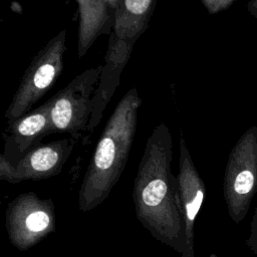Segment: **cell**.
Returning <instances> with one entry per match:
<instances>
[{"instance_id": "3", "label": "cell", "mask_w": 257, "mask_h": 257, "mask_svg": "<svg viewBox=\"0 0 257 257\" xmlns=\"http://www.w3.org/2000/svg\"><path fill=\"white\" fill-rule=\"evenodd\" d=\"M257 192V126L248 128L233 147L225 168L223 195L230 218L239 224Z\"/></svg>"}, {"instance_id": "8", "label": "cell", "mask_w": 257, "mask_h": 257, "mask_svg": "<svg viewBox=\"0 0 257 257\" xmlns=\"http://www.w3.org/2000/svg\"><path fill=\"white\" fill-rule=\"evenodd\" d=\"M179 153L177 179L185 221V250L181 257H195V221L205 199L206 185L195 167L182 134L179 140Z\"/></svg>"}, {"instance_id": "2", "label": "cell", "mask_w": 257, "mask_h": 257, "mask_svg": "<svg viewBox=\"0 0 257 257\" xmlns=\"http://www.w3.org/2000/svg\"><path fill=\"white\" fill-rule=\"evenodd\" d=\"M141 104L138 89L131 88L108 118L80 185V211H91L103 203L118 182L130 156Z\"/></svg>"}, {"instance_id": "4", "label": "cell", "mask_w": 257, "mask_h": 257, "mask_svg": "<svg viewBox=\"0 0 257 257\" xmlns=\"http://www.w3.org/2000/svg\"><path fill=\"white\" fill-rule=\"evenodd\" d=\"M66 30L59 31L33 57L5 111L8 122L27 113L54 84L63 69Z\"/></svg>"}, {"instance_id": "1", "label": "cell", "mask_w": 257, "mask_h": 257, "mask_svg": "<svg viewBox=\"0 0 257 257\" xmlns=\"http://www.w3.org/2000/svg\"><path fill=\"white\" fill-rule=\"evenodd\" d=\"M172 160V135L167 124L160 122L147 140L134 181L133 201L143 227L157 241L182 255L185 221Z\"/></svg>"}, {"instance_id": "11", "label": "cell", "mask_w": 257, "mask_h": 257, "mask_svg": "<svg viewBox=\"0 0 257 257\" xmlns=\"http://www.w3.org/2000/svg\"><path fill=\"white\" fill-rule=\"evenodd\" d=\"M157 0H120L114 12L111 36L133 50L135 43L147 30Z\"/></svg>"}, {"instance_id": "17", "label": "cell", "mask_w": 257, "mask_h": 257, "mask_svg": "<svg viewBox=\"0 0 257 257\" xmlns=\"http://www.w3.org/2000/svg\"><path fill=\"white\" fill-rule=\"evenodd\" d=\"M68 1H72V0H68Z\"/></svg>"}, {"instance_id": "14", "label": "cell", "mask_w": 257, "mask_h": 257, "mask_svg": "<svg viewBox=\"0 0 257 257\" xmlns=\"http://www.w3.org/2000/svg\"><path fill=\"white\" fill-rule=\"evenodd\" d=\"M234 1L235 0H201V2L210 14H215L227 9L233 4Z\"/></svg>"}, {"instance_id": "5", "label": "cell", "mask_w": 257, "mask_h": 257, "mask_svg": "<svg viewBox=\"0 0 257 257\" xmlns=\"http://www.w3.org/2000/svg\"><path fill=\"white\" fill-rule=\"evenodd\" d=\"M5 228L10 243L25 251L56 230V212L50 199L34 192L18 195L5 211Z\"/></svg>"}, {"instance_id": "9", "label": "cell", "mask_w": 257, "mask_h": 257, "mask_svg": "<svg viewBox=\"0 0 257 257\" xmlns=\"http://www.w3.org/2000/svg\"><path fill=\"white\" fill-rule=\"evenodd\" d=\"M131 54L113 41L108 40V47L104 56L105 62L92 98L93 107L87 126L88 132H92L99 123L103 110L120 83V74L127 64Z\"/></svg>"}, {"instance_id": "10", "label": "cell", "mask_w": 257, "mask_h": 257, "mask_svg": "<svg viewBox=\"0 0 257 257\" xmlns=\"http://www.w3.org/2000/svg\"><path fill=\"white\" fill-rule=\"evenodd\" d=\"M51 99L39 107L28 111L15 120L8 122L10 136L6 148H11L18 156H24L47 135H50Z\"/></svg>"}, {"instance_id": "15", "label": "cell", "mask_w": 257, "mask_h": 257, "mask_svg": "<svg viewBox=\"0 0 257 257\" xmlns=\"http://www.w3.org/2000/svg\"><path fill=\"white\" fill-rule=\"evenodd\" d=\"M248 11L257 18V0H250L247 6Z\"/></svg>"}, {"instance_id": "13", "label": "cell", "mask_w": 257, "mask_h": 257, "mask_svg": "<svg viewBox=\"0 0 257 257\" xmlns=\"http://www.w3.org/2000/svg\"><path fill=\"white\" fill-rule=\"evenodd\" d=\"M246 246L250 249L252 254L257 256V205L255 207L252 220L250 222V233L246 239Z\"/></svg>"}, {"instance_id": "16", "label": "cell", "mask_w": 257, "mask_h": 257, "mask_svg": "<svg viewBox=\"0 0 257 257\" xmlns=\"http://www.w3.org/2000/svg\"><path fill=\"white\" fill-rule=\"evenodd\" d=\"M105 1L107 2L109 8H110L112 11L115 12V10H116V8H117L118 3H119L120 0H105Z\"/></svg>"}, {"instance_id": "7", "label": "cell", "mask_w": 257, "mask_h": 257, "mask_svg": "<svg viewBox=\"0 0 257 257\" xmlns=\"http://www.w3.org/2000/svg\"><path fill=\"white\" fill-rule=\"evenodd\" d=\"M78 137L61 139L31 149L15 164L0 156V179L10 184L42 180L58 175L70 157Z\"/></svg>"}, {"instance_id": "6", "label": "cell", "mask_w": 257, "mask_h": 257, "mask_svg": "<svg viewBox=\"0 0 257 257\" xmlns=\"http://www.w3.org/2000/svg\"><path fill=\"white\" fill-rule=\"evenodd\" d=\"M102 67L98 65L84 70L50 97V134L67 133L79 137L83 131H87L94 86L98 84Z\"/></svg>"}, {"instance_id": "12", "label": "cell", "mask_w": 257, "mask_h": 257, "mask_svg": "<svg viewBox=\"0 0 257 257\" xmlns=\"http://www.w3.org/2000/svg\"><path fill=\"white\" fill-rule=\"evenodd\" d=\"M78 4V33H77V52L82 57L91 47L93 42L101 34H107L110 27L112 11L105 0H75ZM114 12V11H112ZM113 19V18H112ZM114 20V19H113Z\"/></svg>"}]
</instances>
